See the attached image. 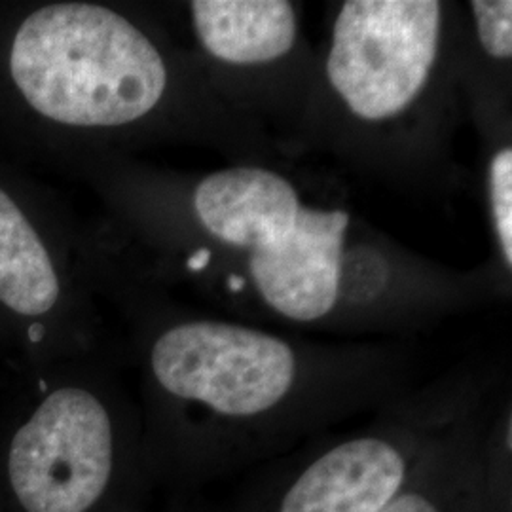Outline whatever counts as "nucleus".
Wrapping results in <instances>:
<instances>
[{"instance_id":"8","label":"nucleus","mask_w":512,"mask_h":512,"mask_svg":"<svg viewBox=\"0 0 512 512\" xmlns=\"http://www.w3.org/2000/svg\"><path fill=\"white\" fill-rule=\"evenodd\" d=\"M190 12L203 50L222 63H272L296 42V10L287 0H194Z\"/></svg>"},{"instance_id":"10","label":"nucleus","mask_w":512,"mask_h":512,"mask_svg":"<svg viewBox=\"0 0 512 512\" xmlns=\"http://www.w3.org/2000/svg\"><path fill=\"white\" fill-rule=\"evenodd\" d=\"M494 228L505 264L512 266V148H501L488 169Z\"/></svg>"},{"instance_id":"11","label":"nucleus","mask_w":512,"mask_h":512,"mask_svg":"<svg viewBox=\"0 0 512 512\" xmlns=\"http://www.w3.org/2000/svg\"><path fill=\"white\" fill-rule=\"evenodd\" d=\"M475 16L476 35L494 59H511L512 2L511 0H475L471 2Z\"/></svg>"},{"instance_id":"6","label":"nucleus","mask_w":512,"mask_h":512,"mask_svg":"<svg viewBox=\"0 0 512 512\" xmlns=\"http://www.w3.org/2000/svg\"><path fill=\"white\" fill-rule=\"evenodd\" d=\"M444 435L384 427L264 463L226 512H378Z\"/></svg>"},{"instance_id":"7","label":"nucleus","mask_w":512,"mask_h":512,"mask_svg":"<svg viewBox=\"0 0 512 512\" xmlns=\"http://www.w3.org/2000/svg\"><path fill=\"white\" fill-rule=\"evenodd\" d=\"M511 421L497 442L450 431L378 512H509Z\"/></svg>"},{"instance_id":"4","label":"nucleus","mask_w":512,"mask_h":512,"mask_svg":"<svg viewBox=\"0 0 512 512\" xmlns=\"http://www.w3.org/2000/svg\"><path fill=\"white\" fill-rule=\"evenodd\" d=\"M203 230L247 253L262 300L281 317L315 323L338 302L349 215L300 202L293 184L264 167L211 173L194 192Z\"/></svg>"},{"instance_id":"9","label":"nucleus","mask_w":512,"mask_h":512,"mask_svg":"<svg viewBox=\"0 0 512 512\" xmlns=\"http://www.w3.org/2000/svg\"><path fill=\"white\" fill-rule=\"evenodd\" d=\"M59 277L37 230L0 188V302L21 317L54 310Z\"/></svg>"},{"instance_id":"5","label":"nucleus","mask_w":512,"mask_h":512,"mask_svg":"<svg viewBox=\"0 0 512 512\" xmlns=\"http://www.w3.org/2000/svg\"><path fill=\"white\" fill-rule=\"evenodd\" d=\"M440 35L437 0H348L332 25L330 86L361 120L395 118L427 86Z\"/></svg>"},{"instance_id":"3","label":"nucleus","mask_w":512,"mask_h":512,"mask_svg":"<svg viewBox=\"0 0 512 512\" xmlns=\"http://www.w3.org/2000/svg\"><path fill=\"white\" fill-rule=\"evenodd\" d=\"M10 74L44 118L73 128L128 126L156 109L167 90L164 57L118 12L61 2L19 25Z\"/></svg>"},{"instance_id":"2","label":"nucleus","mask_w":512,"mask_h":512,"mask_svg":"<svg viewBox=\"0 0 512 512\" xmlns=\"http://www.w3.org/2000/svg\"><path fill=\"white\" fill-rule=\"evenodd\" d=\"M40 401L0 446V512H147V440L93 387L40 380Z\"/></svg>"},{"instance_id":"1","label":"nucleus","mask_w":512,"mask_h":512,"mask_svg":"<svg viewBox=\"0 0 512 512\" xmlns=\"http://www.w3.org/2000/svg\"><path fill=\"white\" fill-rule=\"evenodd\" d=\"M165 401L203 420L152 459L158 484L177 490L253 467L281 448L279 420L294 408L304 368L298 351L264 330L222 321L165 329L148 349Z\"/></svg>"},{"instance_id":"12","label":"nucleus","mask_w":512,"mask_h":512,"mask_svg":"<svg viewBox=\"0 0 512 512\" xmlns=\"http://www.w3.org/2000/svg\"><path fill=\"white\" fill-rule=\"evenodd\" d=\"M179 512H202V511H196V509H194V511H179Z\"/></svg>"}]
</instances>
